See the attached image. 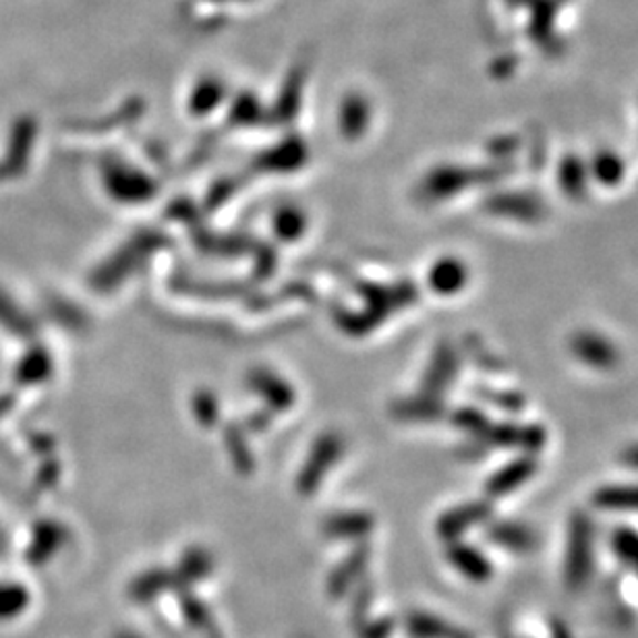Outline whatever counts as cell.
Wrapping results in <instances>:
<instances>
[{"instance_id":"obj_1","label":"cell","mask_w":638,"mask_h":638,"mask_svg":"<svg viewBox=\"0 0 638 638\" xmlns=\"http://www.w3.org/2000/svg\"><path fill=\"white\" fill-rule=\"evenodd\" d=\"M595 529L585 513H575L568 523V544L564 556V583L570 591H580L593 575Z\"/></svg>"},{"instance_id":"obj_2","label":"cell","mask_w":638,"mask_h":638,"mask_svg":"<svg viewBox=\"0 0 638 638\" xmlns=\"http://www.w3.org/2000/svg\"><path fill=\"white\" fill-rule=\"evenodd\" d=\"M479 437L496 448L518 450L523 454H535L541 450L547 442L544 427L527 423H489Z\"/></svg>"},{"instance_id":"obj_3","label":"cell","mask_w":638,"mask_h":638,"mask_svg":"<svg viewBox=\"0 0 638 638\" xmlns=\"http://www.w3.org/2000/svg\"><path fill=\"white\" fill-rule=\"evenodd\" d=\"M570 351L580 363L597 372H609L620 363V348L595 330H578L570 338Z\"/></svg>"},{"instance_id":"obj_4","label":"cell","mask_w":638,"mask_h":638,"mask_svg":"<svg viewBox=\"0 0 638 638\" xmlns=\"http://www.w3.org/2000/svg\"><path fill=\"white\" fill-rule=\"evenodd\" d=\"M485 207L496 216L518 222H539L545 216L544 202L529 193L499 191L485 202Z\"/></svg>"},{"instance_id":"obj_5","label":"cell","mask_w":638,"mask_h":638,"mask_svg":"<svg viewBox=\"0 0 638 638\" xmlns=\"http://www.w3.org/2000/svg\"><path fill=\"white\" fill-rule=\"evenodd\" d=\"M537 468H539V463L533 454H520L518 458L506 463L489 477L485 492L489 498H504L529 482L530 477L537 473Z\"/></svg>"},{"instance_id":"obj_6","label":"cell","mask_w":638,"mask_h":638,"mask_svg":"<svg viewBox=\"0 0 638 638\" xmlns=\"http://www.w3.org/2000/svg\"><path fill=\"white\" fill-rule=\"evenodd\" d=\"M487 539L502 549H508L510 554H530L539 544L535 530L523 523H510V520L494 523L487 529Z\"/></svg>"},{"instance_id":"obj_7","label":"cell","mask_w":638,"mask_h":638,"mask_svg":"<svg viewBox=\"0 0 638 638\" xmlns=\"http://www.w3.org/2000/svg\"><path fill=\"white\" fill-rule=\"evenodd\" d=\"M448 560L460 575L473 583H485L494 575L492 561L473 545H452L448 549Z\"/></svg>"},{"instance_id":"obj_8","label":"cell","mask_w":638,"mask_h":638,"mask_svg":"<svg viewBox=\"0 0 638 638\" xmlns=\"http://www.w3.org/2000/svg\"><path fill=\"white\" fill-rule=\"evenodd\" d=\"M489 514H492V506L487 502H470V504H465V506H458V508H454L452 513L446 514L442 518L439 533L446 539L458 537L460 533L473 529L475 525L487 520Z\"/></svg>"},{"instance_id":"obj_9","label":"cell","mask_w":638,"mask_h":638,"mask_svg":"<svg viewBox=\"0 0 638 638\" xmlns=\"http://www.w3.org/2000/svg\"><path fill=\"white\" fill-rule=\"evenodd\" d=\"M593 504L611 513H638V485H604L593 494Z\"/></svg>"},{"instance_id":"obj_10","label":"cell","mask_w":638,"mask_h":638,"mask_svg":"<svg viewBox=\"0 0 638 638\" xmlns=\"http://www.w3.org/2000/svg\"><path fill=\"white\" fill-rule=\"evenodd\" d=\"M408 632L413 638H470L454 624L444 622L436 616H427V614L411 616Z\"/></svg>"},{"instance_id":"obj_11","label":"cell","mask_w":638,"mask_h":638,"mask_svg":"<svg viewBox=\"0 0 638 638\" xmlns=\"http://www.w3.org/2000/svg\"><path fill=\"white\" fill-rule=\"evenodd\" d=\"M30 607V591L16 580H0V622H11Z\"/></svg>"},{"instance_id":"obj_12","label":"cell","mask_w":638,"mask_h":638,"mask_svg":"<svg viewBox=\"0 0 638 638\" xmlns=\"http://www.w3.org/2000/svg\"><path fill=\"white\" fill-rule=\"evenodd\" d=\"M558 181H560L561 193H566L568 198H575V200L583 198L587 191V171H585L583 162L576 158H566L561 162Z\"/></svg>"},{"instance_id":"obj_13","label":"cell","mask_w":638,"mask_h":638,"mask_svg":"<svg viewBox=\"0 0 638 638\" xmlns=\"http://www.w3.org/2000/svg\"><path fill=\"white\" fill-rule=\"evenodd\" d=\"M611 549L638 576V530L620 527L611 535Z\"/></svg>"},{"instance_id":"obj_14","label":"cell","mask_w":638,"mask_h":638,"mask_svg":"<svg viewBox=\"0 0 638 638\" xmlns=\"http://www.w3.org/2000/svg\"><path fill=\"white\" fill-rule=\"evenodd\" d=\"M593 176L604 185H616L624 176L622 160L614 154H599L593 160Z\"/></svg>"},{"instance_id":"obj_15","label":"cell","mask_w":638,"mask_h":638,"mask_svg":"<svg viewBox=\"0 0 638 638\" xmlns=\"http://www.w3.org/2000/svg\"><path fill=\"white\" fill-rule=\"evenodd\" d=\"M467 281V272L465 267L456 262H446L444 265H439L434 274V282H436L437 288L444 291V293H454L458 291L463 284Z\"/></svg>"},{"instance_id":"obj_16","label":"cell","mask_w":638,"mask_h":638,"mask_svg":"<svg viewBox=\"0 0 638 638\" xmlns=\"http://www.w3.org/2000/svg\"><path fill=\"white\" fill-rule=\"evenodd\" d=\"M185 614H188L189 622L195 628H202V630H207L212 626V616L207 614V609L202 606V604H195V599L188 597V604L183 606Z\"/></svg>"},{"instance_id":"obj_17","label":"cell","mask_w":638,"mask_h":638,"mask_svg":"<svg viewBox=\"0 0 638 638\" xmlns=\"http://www.w3.org/2000/svg\"><path fill=\"white\" fill-rule=\"evenodd\" d=\"M458 423L470 432V434H475V436H482L483 429L489 425V421L487 417L479 413V411H475V408H467V411H463L460 415H458Z\"/></svg>"},{"instance_id":"obj_18","label":"cell","mask_w":638,"mask_h":638,"mask_svg":"<svg viewBox=\"0 0 638 638\" xmlns=\"http://www.w3.org/2000/svg\"><path fill=\"white\" fill-rule=\"evenodd\" d=\"M620 463L628 468L638 470V444L624 448L622 454H620Z\"/></svg>"},{"instance_id":"obj_19","label":"cell","mask_w":638,"mask_h":638,"mask_svg":"<svg viewBox=\"0 0 638 638\" xmlns=\"http://www.w3.org/2000/svg\"><path fill=\"white\" fill-rule=\"evenodd\" d=\"M119 638H138V637H131V635H121V637Z\"/></svg>"}]
</instances>
